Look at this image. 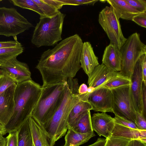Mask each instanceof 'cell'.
Wrapping results in <instances>:
<instances>
[{"label":"cell","instance_id":"6da1fadb","mask_svg":"<svg viewBox=\"0 0 146 146\" xmlns=\"http://www.w3.org/2000/svg\"><path fill=\"white\" fill-rule=\"evenodd\" d=\"M83 44L81 37L75 34L43 53L36 67L41 75L42 86L74 78L81 68L80 60Z\"/></svg>","mask_w":146,"mask_h":146},{"label":"cell","instance_id":"7a4b0ae2","mask_svg":"<svg viewBox=\"0 0 146 146\" xmlns=\"http://www.w3.org/2000/svg\"><path fill=\"white\" fill-rule=\"evenodd\" d=\"M78 81L69 78L66 81L64 97L59 107L52 116L41 125L46 135L50 146L64 136L68 128L69 114L80 100L78 93Z\"/></svg>","mask_w":146,"mask_h":146},{"label":"cell","instance_id":"3957f363","mask_svg":"<svg viewBox=\"0 0 146 146\" xmlns=\"http://www.w3.org/2000/svg\"><path fill=\"white\" fill-rule=\"evenodd\" d=\"M42 87L32 79L17 83L13 114L5 126L7 133L17 131L31 116L40 96Z\"/></svg>","mask_w":146,"mask_h":146},{"label":"cell","instance_id":"277c9868","mask_svg":"<svg viewBox=\"0 0 146 146\" xmlns=\"http://www.w3.org/2000/svg\"><path fill=\"white\" fill-rule=\"evenodd\" d=\"M66 81L41 86L40 96L31 115L41 125L52 116L60 106Z\"/></svg>","mask_w":146,"mask_h":146},{"label":"cell","instance_id":"5b68a950","mask_svg":"<svg viewBox=\"0 0 146 146\" xmlns=\"http://www.w3.org/2000/svg\"><path fill=\"white\" fill-rule=\"evenodd\" d=\"M66 15L59 11L51 16L40 17L32 36L31 43L39 48L53 46L62 40L63 22Z\"/></svg>","mask_w":146,"mask_h":146},{"label":"cell","instance_id":"8992f818","mask_svg":"<svg viewBox=\"0 0 146 146\" xmlns=\"http://www.w3.org/2000/svg\"><path fill=\"white\" fill-rule=\"evenodd\" d=\"M122 56L119 73L131 79L135 64L139 57L146 54V46L141 41L137 33L131 35L120 49Z\"/></svg>","mask_w":146,"mask_h":146},{"label":"cell","instance_id":"52a82bcc","mask_svg":"<svg viewBox=\"0 0 146 146\" xmlns=\"http://www.w3.org/2000/svg\"><path fill=\"white\" fill-rule=\"evenodd\" d=\"M33 27L15 8L0 7V35L12 36L17 40V35Z\"/></svg>","mask_w":146,"mask_h":146},{"label":"cell","instance_id":"ba28073f","mask_svg":"<svg viewBox=\"0 0 146 146\" xmlns=\"http://www.w3.org/2000/svg\"><path fill=\"white\" fill-rule=\"evenodd\" d=\"M119 18L116 12L111 6H106L99 13L98 22L106 33L110 43L119 49L127 39L123 35Z\"/></svg>","mask_w":146,"mask_h":146},{"label":"cell","instance_id":"9c48e42d","mask_svg":"<svg viewBox=\"0 0 146 146\" xmlns=\"http://www.w3.org/2000/svg\"><path fill=\"white\" fill-rule=\"evenodd\" d=\"M130 85L111 90L113 96V112L135 123L136 111L131 97Z\"/></svg>","mask_w":146,"mask_h":146},{"label":"cell","instance_id":"30bf717a","mask_svg":"<svg viewBox=\"0 0 146 146\" xmlns=\"http://www.w3.org/2000/svg\"><path fill=\"white\" fill-rule=\"evenodd\" d=\"M146 54L141 55L137 61L131 78L130 91L131 97L136 111L143 113L142 87L143 81L142 64Z\"/></svg>","mask_w":146,"mask_h":146},{"label":"cell","instance_id":"8fae6325","mask_svg":"<svg viewBox=\"0 0 146 146\" xmlns=\"http://www.w3.org/2000/svg\"><path fill=\"white\" fill-rule=\"evenodd\" d=\"M88 100L95 111L113 112V96L111 90L108 88L102 87L95 89Z\"/></svg>","mask_w":146,"mask_h":146},{"label":"cell","instance_id":"7c38bea8","mask_svg":"<svg viewBox=\"0 0 146 146\" xmlns=\"http://www.w3.org/2000/svg\"><path fill=\"white\" fill-rule=\"evenodd\" d=\"M0 69L10 75L17 83L31 79L29 66L18 60L17 57L11 59L0 66Z\"/></svg>","mask_w":146,"mask_h":146},{"label":"cell","instance_id":"4fadbf2b","mask_svg":"<svg viewBox=\"0 0 146 146\" xmlns=\"http://www.w3.org/2000/svg\"><path fill=\"white\" fill-rule=\"evenodd\" d=\"M16 84L10 86L0 95V124L5 126L8 123L13 113Z\"/></svg>","mask_w":146,"mask_h":146},{"label":"cell","instance_id":"5bb4252c","mask_svg":"<svg viewBox=\"0 0 146 146\" xmlns=\"http://www.w3.org/2000/svg\"><path fill=\"white\" fill-rule=\"evenodd\" d=\"M91 122L93 130L99 136L107 138L111 136L115 123L114 118L106 113H94L91 116Z\"/></svg>","mask_w":146,"mask_h":146},{"label":"cell","instance_id":"9a60e30c","mask_svg":"<svg viewBox=\"0 0 146 146\" xmlns=\"http://www.w3.org/2000/svg\"><path fill=\"white\" fill-rule=\"evenodd\" d=\"M121 63L122 56L120 49L110 44L104 50L102 64L110 71L118 72L121 70Z\"/></svg>","mask_w":146,"mask_h":146},{"label":"cell","instance_id":"2e32d148","mask_svg":"<svg viewBox=\"0 0 146 146\" xmlns=\"http://www.w3.org/2000/svg\"><path fill=\"white\" fill-rule=\"evenodd\" d=\"M118 72L110 71L102 63L99 64L94 68L88 77V87L94 89L99 88Z\"/></svg>","mask_w":146,"mask_h":146},{"label":"cell","instance_id":"e0dca14e","mask_svg":"<svg viewBox=\"0 0 146 146\" xmlns=\"http://www.w3.org/2000/svg\"><path fill=\"white\" fill-rule=\"evenodd\" d=\"M79 95L80 100L73 108L69 115L68 128H72L76 126L88 111L92 110V106L88 100V95L87 94Z\"/></svg>","mask_w":146,"mask_h":146},{"label":"cell","instance_id":"ac0fdd59","mask_svg":"<svg viewBox=\"0 0 146 146\" xmlns=\"http://www.w3.org/2000/svg\"><path fill=\"white\" fill-rule=\"evenodd\" d=\"M80 63L81 68L88 77L94 68L99 64L98 58L95 54L93 47L89 42L83 43Z\"/></svg>","mask_w":146,"mask_h":146},{"label":"cell","instance_id":"d6986e66","mask_svg":"<svg viewBox=\"0 0 146 146\" xmlns=\"http://www.w3.org/2000/svg\"><path fill=\"white\" fill-rule=\"evenodd\" d=\"M106 1L115 10L119 19L132 20L135 16L143 13L137 11L125 0H107Z\"/></svg>","mask_w":146,"mask_h":146},{"label":"cell","instance_id":"ffe728a7","mask_svg":"<svg viewBox=\"0 0 146 146\" xmlns=\"http://www.w3.org/2000/svg\"><path fill=\"white\" fill-rule=\"evenodd\" d=\"M111 136L133 139H139L146 143V130L137 129L115 123Z\"/></svg>","mask_w":146,"mask_h":146},{"label":"cell","instance_id":"44dd1931","mask_svg":"<svg viewBox=\"0 0 146 146\" xmlns=\"http://www.w3.org/2000/svg\"><path fill=\"white\" fill-rule=\"evenodd\" d=\"M28 119L34 146H50L41 125L31 116Z\"/></svg>","mask_w":146,"mask_h":146},{"label":"cell","instance_id":"7402d4cb","mask_svg":"<svg viewBox=\"0 0 146 146\" xmlns=\"http://www.w3.org/2000/svg\"><path fill=\"white\" fill-rule=\"evenodd\" d=\"M65 137V143L63 146H79L89 140L96 135L93 132L82 133L76 132L68 128Z\"/></svg>","mask_w":146,"mask_h":146},{"label":"cell","instance_id":"603a6c76","mask_svg":"<svg viewBox=\"0 0 146 146\" xmlns=\"http://www.w3.org/2000/svg\"><path fill=\"white\" fill-rule=\"evenodd\" d=\"M17 132L18 146H34L28 118L22 124Z\"/></svg>","mask_w":146,"mask_h":146},{"label":"cell","instance_id":"cb8c5ba5","mask_svg":"<svg viewBox=\"0 0 146 146\" xmlns=\"http://www.w3.org/2000/svg\"><path fill=\"white\" fill-rule=\"evenodd\" d=\"M131 84V80L130 78L118 72L116 75L109 79L100 87H104L111 90L121 87L129 86Z\"/></svg>","mask_w":146,"mask_h":146},{"label":"cell","instance_id":"d4e9b609","mask_svg":"<svg viewBox=\"0 0 146 146\" xmlns=\"http://www.w3.org/2000/svg\"><path fill=\"white\" fill-rule=\"evenodd\" d=\"M23 50L22 45L14 47L0 48V66L9 60L17 57Z\"/></svg>","mask_w":146,"mask_h":146},{"label":"cell","instance_id":"484cf974","mask_svg":"<svg viewBox=\"0 0 146 146\" xmlns=\"http://www.w3.org/2000/svg\"><path fill=\"white\" fill-rule=\"evenodd\" d=\"M90 111L87 112L79 121L77 124L72 128L75 131L82 133H93L91 124Z\"/></svg>","mask_w":146,"mask_h":146},{"label":"cell","instance_id":"4316f807","mask_svg":"<svg viewBox=\"0 0 146 146\" xmlns=\"http://www.w3.org/2000/svg\"><path fill=\"white\" fill-rule=\"evenodd\" d=\"M9 1L14 5L36 12L39 15L40 17L45 16L33 0H11Z\"/></svg>","mask_w":146,"mask_h":146},{"label":"cell","instance_id":"83f0119b","mask_svg":"<svg viewBox=\"0 0 146 146\" xmlns=\"http://www.w3.org/2000/svg\"><path fill=\"white\" fill-rule=\"evenodd\" d=\"M1 72L0 76V95L8 88L17 84L15 80L8 73L1 70Z\"/></svg>","mask_w":146,"mask_h":146},{"label":"cell","instance_id":"f1b7e54d","mask_svg":"<svg viewBox=\"0 0 146 146\" xmlns=\"http://www.w3.org/2000/svg\"><path fill=\"white\" fill-rule=\"evenodd\" d=\"M104 146H127L131 139L123 137L111 136L106 139Z\"/></svg>","mask_w":146,"mask_h":146},{"label":"cell","instance_id":"f546056e","mask_svg":"<svg viewBox=\"0 0 146 146\" xmlns=\"http://www.w3.org/2000/svg\"><path fill=\"white\" fill-rule=\"evenodd\" d=\"M33 1L38 5L45 16H53L59 11L46 3L43 0Z\"/></svg>","mask_w":146,"mask_h":146},{"label":"cell","instance_id":"4dcf8cb0","mask_svg":"<svg viewBox=\"0 0 146 146\" xmlns=\"http://www.w3.org/2000/svg\"><path fill=\"white\" fill-rule=\"evenodd\" d=\"M136 10L141 13H146V1L145 0H125Z\"/></svg>","mask_w":146,"mask_h":146},{"label":"cell","instance_id":"1f68e13d","mask_svg":"<svg viewBox=\"0 0 146 146\" xmlns=\"http://www.w3.org/2000/svg\"><path fill=\"white\" fill-rule=\"evenodd\" d=\"M115 115L114 118L115 123L127 127L139 129L133 122L117 114Z\"/></svg>","mask_w":146,"mask_h":146},{"label":"cell","instance_id":"d6a6232c","mask_svg":"<svg viewBox=\"0 0 146 146\" xmlns=\"http://www.w3.org/2000/svg\"><path fill=\"white\" fill-rule=\"evenodd\" d=\"M64 5H94L98 0H61Z\"/></svg>","mask_w":146,"mask_h":146},{"label":"cell","instance_id":"836d02e7","mask_svg":"<svg viewBox=\"0 0 146 146\" xmlns=\"http://www.w3.org/2000/svg\"><path fill=\"white\" fill-rule=\"evenodd\" d=\"M136 119L135 123L139 129L146 130V117L142 113L136 111Z\"/></svg>","mask_w":146,"mask_h":146},{"label":"cell","instance_id":"e575fe53","mask_svg":"<svg viewBox=\"0 0 146 146\" xmlns=\"http://www.w3.org/2000/svg\"><path fill=\"white\" fill-rule=\"evenodd\" d=\"M132 21L139 26L145 28H146V13H142L135 16Z\"/></svg>","mask_w":146,"mask_h":146},{"label":"cell","instance_id":"d590c367","mask_svg":"<svg viewBox=\"0 0 146 146\" xmlns=\"http://www.w3.org/2000/svg\"><path fill=\"white\" fill-rule=\"evenodd\" d=\"M7 137L8 139L7 146H18L17 131L9 133Z\"/></svg>","mask_w":146,"mask_h":146},{"label":"cell","instance_id":"8d00e7d4","mask_svg":"<svg viewBox=\"0 0 146 146\" xmlns=\"http://www.w3.org/2000/svg\"><path fill=\"white\" fill-rule=\"evenodd\" d=\"M21 45L17 40L0 41V48L14 47Z\"/></svg>","mask_w":146,"mask_h":146},{"label":"cell","instance_id":"74e56055","mask_svg":"<svg viewBox=\"0 0 146 146\" xmlns=\"http://www.w3.org/2000/svg\"><path fill=\"white\" fill-rule=\"evenodd\" d=\"M43 1L58 11L64 5L63 3L61 0H43Z\"/></svg>","mask_w":146,"mask_h":146},{"label":"cell","instance_id":"f35d334b","mask_svg":"<svg viewBox=\"0 0 146 146\" xmlns=\"http://www.w3.org/2000/svg\"><path fill=\"white\" fill-rule=\"evenodd\" d=\"M142 101L143 104V114L146 117V84L143 81L142 87Z\"/></svg>","mask_w":146,"mask_h":146},{"label":"cell","instance_id":"ab89813d","mask_svg":"<svg viewBox=\"0 0 146 146\" xmlns=\"http://www.w3.org/2000/svg\"><path fill=\"white\" fill-rule=\"evenodd\" d=\"M88 88L85 84H82L79 86L78 89V94L82 95L86 94L87 92Z\"/></svg>","mask_w":146,"mask_h":146},{"label":"cell","instance_id":"60d3db41","mask_svg":"<svg viewBox=\"0 0 146 146\" xmlns=\"http://www.w3.org/2000/svg\"><path fill=\"white\" fill-rule=\"evenodd\" d=\"M106 141V139L99 138L94 143L88 146H104Z\"/></svg>","mask_w":146,"mask_h":146},{"label":"cell","instance_id":"b9f144b4","mask_svg":"<svg viewBox=\"0 0 146 146\" xmlns=\"http://www.w3.org/2000/svg\"><path fill=\"white\" fill-rule=\"evenodd\" d=\"M142 70L143 82L146 84V58L143 61Z\"/></svg>","mask_w":146,"mask_h":146},{"label":"cell","instance_id":"7bdbcfd3","mask_svg":"<svg viewBox=\"0 0 146 146\" xmlns=\"http://www.w3.org/2000/svg\"><path fill=\"white\" fill-rule=\"evenodd\" d=\"M7 137H5L3 136H0V146H7Z\"/></svg>","mask_w":146,"mask_h":146},{"label":"cell","instance_id":"ee69618b","mask_svg":"<svg viewBox=\"0 0 146 146\" xmlns=\"http://www.w3.org/2000/svg\"><path fill=\"white\" fill-rule=\"evenodd\" d=\"M6 133L5 126L0 124V136H3Z\"/></svg>","mask_w":146,"mask_h":146},{"label":"cell","instance_id":"f6af8a7d","mask_svg":"<svg viewBox=\"0 0 146 146\" xmlns=\"http://www.w3.org/2000/svg\"><path fill=\"white\" fill-rule=\"evenodd\" d=\"M127 146H132V145H129V144Z\"/></svg>","mask_w":146,"mask_h":146},{"label":"cell","instance_id":"bcb514c9","mask_svg":"<svg viewBox=\"0 0 146 146\" xmlns=\"http://www.w3.org/2000/svg\"><path fill=\"white\" fill-rule=\"evenodd\" d=\"M1 70L0 69V76L1 75Z\"/></svg>","mask_w":146,"mask_h":146}]
</instances>
